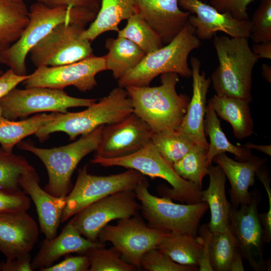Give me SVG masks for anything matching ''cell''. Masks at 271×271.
<instances>
[{"mask_svg": "<svg viewBox=\"0 0 271 271\" xmlns=\"http://www.w3.org/2000/svg\"><path fill=\"white\" fill-rule=\"evenodd\" d=\"M198 233L202 241V251L199 261L198 270L213 271L210 260V247L213 233L207 224H204L199 227Z\"/></svg>", "mask_w": 271, "mask_h": 271, "instance_id": "cell-43", "label": "cell"}, {"mask_svg": "<svg viewBox=\"0 0 271 271\" xmlns=\"http://www.w3.org/2000/svg\"><path fill=\"white\" fill-rule=\"evenodd\" d=\"M208 149L195 144L181 159L173 164L177 174L183 179L202 189L203 178L208 175Z\"/></svg>", "mask_w": 271, "mask_h": 271, "instance_id": "cell-33", "label": "cell"}, {"mask_svg": "<svg viewBox=\"0 0 271 271\" xmlns=\"http://www.w3.org/2000/svg\"><path fill=\"white\" fill-rule=\"evenodd\" d=\"M28 22L25 0H0V53L19 39Z\"/></svg>", "mask_w": 271, "mask_h": 271, "instance_id": "cell-27", "label": "cell"}, {"mask_svg": "<svg viewBox=\"0 0 271 271\" xmlns=\"http://www.w3.org/2000/svg\"><path fill=\"white\" fill-rule=\"evenodd\" d=\"M254 0H210V4L221 13L230 14L239 20L249 19L248 6Z\"/></svg>", "mask_w": 271, "mask_h": 271, "instance_id": "cell-41", "label": "cell"}, {"mask_svg": "<svg viewBox=\"0 0 271 271\" xmlns=\"http://www.w3.org/2000/svg\"><path fill=\"white\" fill-rule=\"evenodd\" d=\"M105 70V56L93 55L70 64L38 67L28 75L23 83L25 88L41 87L63 90L73 86L81 92H86L97 86L96 74Z\"/></svg>", "mask_w": 271, "mask_h": 271, "instance_id": "cell-15", "label": "cell"}, {"mask_svg": "<svg viewBox=\"0 0 271 271\" xmlns=\"http://www.w3.org/2000/svg\"><path fill=\"white\" fill-rule=\"evenodd\" d=\"M104 126L59 147L40 148L26 142H20L17 145L19 149L34 154L44 164L48 175V182L44 189L54 196L66 197L72 188L74 170L84 157L96 151Z\"/></svg>", "mask_w": 271, "mask_h": 271, "instance_id": "cell-7", "label": "cell"}, {"mask_svg": "<svg viewBox=\"0 0 271 271\" xmlns=\"http://www.w3.org/2000/svg\"><path fill=\"white\" fill-rule=\"evenodd\" d=\"M251 49L259 59H271V41L254 43Z\"/></svg>", "mask_w": 271, "mask_h": 271, "instance_id": "cell-48", "label": "cell"}, {"mask_svg": "<svg viewBox=\"0 0 271 271\" xmlns=\"http://www.w3.org/2000/svg\"><path fill=\"white\" fill-rule=\"evenodd\" d=\"M250 21L249 38L254 43L271 41V0H260Z\"/></svg>", "mask_w": 271, "mask_h": 271, "instance_id": "cell-38", "label": "cell"}, {"mask_svg": "<svg viewBox=\"0 0 271 271\" xmlns=\"http://www.w3.org/2000/svg\"><path fill=\"white\" fill-rule=\"evenodd\" d=\"M151 142L164 159L172 165L196 144L188 136L177 130L154 132Z\"/></svg>", "mask_w": 271, "mask_h": 271, "instance_id": "cell-34", "label": "cell"}, {"mask_svg": "<svg viewBox=\"0 0 271 271\" xmlns=\"http://www.w3.org/2000/svg\"><path fill=\"white\" fill-rule=\"evenodd\" d=\"M2 268V263H0V270H1Z\"/></svg>", "mask_w": 271, "mask_h": 271, "instance_id": "cell-54", "label": "cell"}, {"mask_svg": "<svg viewBox=\"0 0 271 271\" xmlns=\"http://www.w3.org/2000/svg\"><path fill=\"white\" fill-rule=\"evenodd\" d=\"M140 207L133 190H121L85 207L70 221L81 235L97 242L99 232L109 222L136 215Z\"/></svg>", "mask_w": 271, "mask_h": 271, "instance_id": "cell-14", "label": "cell"}, {"mask_svg": "<svg viewBox=\"0 0 271 271\" xmlns=\"http://www.w3.org/2000/svg\"><path fill=\"white\" fill-rule=\"evenodd\" d=\"M105 243L91 241L81 235L71 221L58 236L44 239L40 248L31 262L33 270L49 267L60 257L71 253L86 254L91 249L105 246Z\"/></svg>", "mask_w": 271, "mask_h": 271, "instance_id": "cell-22", "label": "cell"}, {"mask_svg": "<svg viewBox=\"0 0 271 271\" xmlns=\"http://www.w3.org/2000/svg\"><path fill=\"white\" fill-rule=\"evenodd\" d=\"M28 77L18 75L11 69H9L0 76V98L6 95L20 83L23 82Z\"/></svg>", "mask_w": 271, "mask_h": 271, "instance_id": "cell-45", "label": "cell"}, {"mask_svg": "<svg viewBox=\"0 0 271 271\" xmlns=\"http://www.w3.org/2000/svg\"><path fill=\"white\" fill-rule=\"evenodd\" d=\"M154 132L132 112L123 120L104 125L94 156L116 158L132 154L150 143Z\"/></svg>", "mask_w": 271, "mask_h": 271, "instance_id": "cell-16", "label": "cell"}, {"mask_svg": "<svg viewBox=\"0 0 271 271\" xmlns=\"http://www.w3.org/2000/svg\"><path fill=\"white\" fill-rule=\"evenodd\" d=\"M193 78V94L186 113L176 129L190 137L197 145L208 149L209 143L204 132V119L206 109V96L211 83L205 72H200L201 62L198 58L190 59Z\"/></svg>", "mask_w": 271, "mask_h": 271, "instance_id": "cell-20", "label": "cell"}, {"mask_svg": "<svg viewBox=\"0 0 271 271\" xmlns=\"http://www.w3.org/2000/svg\"><path fill=\"white\" fill-rule=\"evenodd\" d=\"M201 45L194 28L188 23L174 39L161 48L145 55L134 68L117 80L118 86H149L163 73L172 72L186 78L192 76L188 63L190 53Z\"/></svg>", "mask_w": 271, "mask_h": 271, "instance_id": "cell-5", "label": "cell"}, {"mask_svg": "<svg viewBox=\"0 0 271 271\" xmlns=\"http://www.w3.org/2000/svg\"><path fill=\"white\" fill-rule=\"evenodd\" d=\"M4 72L0 69V76L2 75Z\"/></svg>", "mask_w": 271, "mask_h": 271, "instance_id": "cell-53", "label": "cell"}, {"mask_svg": "<svg viewBox=\"0 0 271 271\" xmlns=\"http://www.w3.org/2000/svg\"><path fill=\"white\" fill-rule=\"evenodd\" d=\"M90 162L104 167L120 166L132 169L153 179H163L172 188L165 185H159L157 191L162 197L186 204L202 202L201 190L193 183L179 176L172 165L164 159L152 142L136 153L126 156L107 159L94 155Z\"/></svg>", "mask_w": 271, "mask_h": 271, "instance_id": "cell-6", "label": "cell"}, {"mask_svg": "<svg viewBox=\"0 0 271 271\" xmlns=\"http://www.w3.org/2000/svg\"><path fill=\"white\" fill-rule=\"evenodd\" d=\"M204 132L209 136L210 143L207 150V162L212 165L214 158L218 154L230 153L239 162H245L251 158V149L231 143L223 131L220 122L215 111L208 105L206 106Z\"/></svg>", "mask_w": 271, "mask_h": 271, "instance_id": "cell-30", "label": "cell"}, {"mask_svg": "<svg viewBox=\"0 0 271 271\" xmlns=\"http://www.w3.org/2000/svg\"><path fill=\"white\" fill-rule=\"evenodd\" d=\"M237 248L230 228L224 231L213 232L210 247V264L213 271H229Z\"/></svg>", "mask_w": 271, "mask_h": 271, "instance_id": "cell-35", "label": "cell"}, {"mask_svg": "<svg viewBox=\"0 0 271 271\" xmlns=\"http://www.w3.org/2000/svg\"><path fill=\"white\" fill-rule=\"evenodd\" d=\"M262 76L268 82H271V67L267 64H263L261 66Z\"/></svg>", "mask_w": 271, "mask_h": 271, "instance_id": "cell-51", "label": "cell"}, {"mask_svg": "<svg viewBox=\"0 0 271 271\" xmlns=\"http://www.w3.org/2000/svg\"><path fill=\"white\" fill-rule=\"evenodd\" d=\"M142 267L148 271H196L198 268L184 265L173 261L157 248L147 252L141 261Z\"/></svg>", "mask_w": 271, "mask_h": 271, "instance_id": "cell-39", "label": "cell"}, {"mask_svg": "<svg viewBox=\"0 0 271 271\" xmlns=\"http://www.w3.org/2000/svg\"><path fill=\"white\" fill-rule=\"evenodd\" d=\"M138 13L135 0H100L96 16L89 27L81 34L90 42L108 31L118 32V25Z\"/></svg>", "mask_w": 271, "mask_h": 271, "instance_id": "cell-25", "label": "cell"}, {"mask_svg": "<svg viewBox=\"0 0 271 271\" xmlns=\"http://www.w3.org/2000/svg\"><path fill=\"white\" fill-rule=\"evenodd\" d=\"M39 235L38 224L27 211L0 212V251L7 259L30 253Z\"/></svg>", "mask_w": 271, "mask_h": 271, "instance_id": "cell-18", "label": "cell"}, {"mask_svg": "<svg viewBox=\"0 0 271 271\" xmlns=\"http://www.w3.org/2000/svg\"><path fill=\"white\" fill-rule=\"evenodd\" d=\"M267 159L252 155L249 160L239 162L229 158L225 153L214 158L213 162L220 167L229 181L232 207L237 208L250 201L251 191L249 192V188L254 185L256 171Z\"/></svg>", "mask_w": 271, "mask_h": 271, "instance_id": "cell-23", "label": "cell"}, {"mask_svg": "<svg viewBox=\"0 0 271 271\" xmlns=\"http://www.w3.org/2000/svg\"><path fill=\"white\" fill-rule=\"evenodd\" d=\"M133 112L130 98L124 88L116 87L85 110L65 113L57 112L51 121L41 127L35 136L41 142L55 132H63L70 140L88 134L101 125L120 122Z\"/></svg>", "mask_w": 271, "mask_h": 271, "instance_id": "cell-4", "label": "cell"}, {"mask_svg": "<svg viewBox=\"0 0 271 271\" xmlns=\"http://www.w3.org/2000/svg\"><path fill=\"white\" fill-rule=\"evenodd\" d=\"M243 146L248 149H253L263 153L269 156H271V146L270 145H259L254 144L251 143H247L244 144Z\"/></svg>", "mask_w": 271, "mask_h": 271, "instance_id": "cell-50", "label": "cell"}, {"mask_svg": "<svg viewBox=\"0 0 271 271\" xmlns=\"http://www.w3.org/2000/svg\"><path fill=\"white\" fill-rule=\"evenodd\" d=\"M179 76L176 73H163L161 84L158 86L124 87L131 99L133 112L154 132L176 130L182 121L190 99L187 95L177 93Z\"/></svg>", "mask_w": 271, "mask_h": 271, "instance_id": "cell-2", "label": "cell"}, {"mask_svg": "<svg viewBox=\"0 0 271 271\" xmlns=\"http://www.w3.org/2000/svg\"><path fill=\"white\" fill-rule=\"evenodd\" d=\"M57 114V112L49 114L44 113L19 121L1 117V149L7 153H12L15 146L25 138L35 134L41 127L52 121Z\"/></svg>", "mask_w": 271, "mask_h": 271, "instance_id": "cell-31", "label": "cell"}, {"mask_svg": "<svg viewBox=\"0 0 271 271\" xmlns=\"http://www.w3.org/2000/svg\"><path fill=\"white\" fill-rule=\"evenodd\" d=\"M39 183V176L33 167L25 172L19 180L21 189L30 196L36 206L41 232L46 238L52 239L57 235L66 197L50 194L40 187Z\"/></svg>", "mask_w": 271, "mask_h": 271, "instance_id": "cell-19", "label": "cell"}, {"mask_svg": "<svg viewBox=\"0 0 271 271\" xmlns=\"http://www.w3.org/2000/svg\"><path fill=\"white\" fill-rule=\"evenodd\" d=\"M90 261L86 254L73 256L65 255L64 260L55 264L42 268L40 271H87Z\"/></svg>", "mask_w": 271, "mask_h": 271, "instance_id": "cell-42", "label": "cell"}, {"mask_svg": "<svg viewBox=\"0 0 271 271\" xmlns=\"http://www.w3.org/2000/svg\"><path fill=\"white\" fill-rule=\"evenodd\" d=\"M209 183L207 189L201 190V201L206 202L210 210V221L207 224L212 232L224 231L229 228L231 204L225 192L226 176L218 165L208 167Z\"/></svg>", "mask_w": 271, "mask_h": 271, "instance_id": "cell-24", "label": "cell"}, {"mask_svg": "<svg viewBox=\"0 0 271 271\" xmlns=\"http://www.w3.org/2000/svg\"><path fill=\"white\" fill-rule=\"evenodd\" d=\"M127 20L125 27L117 32L118 37L130 40L146 54L155 51L164 46L158 34L138 12Z\"/></svg>", "mask_w": 271, "mask_h": 271, "instance_id": "cell-32", "label": "cell"}, {"mask_svg": "<svg viewBox=\"0 0 271 271\" xmlns=\"http://www.w3.org/2000/svg\"><path fill=\"white\" fill-rule=\"evenodd\" d=\"M179 0H135L138 12L167 45L188 23L190 13L181 11Z\"/></svg>", "mask_w": 271, "mask_h": 271, "instance_id": "cell-21", "label": "cell"}, {"mask_svg": "<svg viewBox=\"0 0 271 271\" xmlns=\"http://www.w3.org/2000/svg\"><path fill=\"white\" fill-rule=\"evenodd\" d=\"M32 167L25 157L0 149V188L11 192L21 190L20 177Z\"/></svg>", "mask_w": 271, "mask_h": 271, "instance_id": "cell-36", "label": "cell"}, {"mask_svg": "<svg viewBox=\"0 0 271 271\" xmlns=\"http://www.w3.org/2000/svg\"><path fill=\"white\" fill-rule=\"evenodd\" d=\"M149 187L148 180L144 176L134 190L148 226L169 232L197 236L201 220L209 208L208 204L175 203L170 198L152 195Z\"/></svg>", "mask_w": 271, "mask_h": 271, "instance_id": "cell-8", "label": "cell"}, {"mask_svg": "<svg viewBox=\"0 0 271 271\" xmlns=\"http://www.w3.org/2000/svg\"><path fill=\"white\" fill-rule=\"evenodd\" d=\"M249 103L238 98L215 95L208 105L217 116L230 124L234 137L242 140L253 133L254 123Z\"/></svg>", "mask_w": 271, "mask_h": 271, "instance_id": "cell-26", "label": "cell"}, {"mask_svg": "<svg viewBox=\"0 0 271 271\" xmlns=\"http://www.w3.org/2000/svg\"><path fill=\"white\" fill-rule=\"evenodd\" d=\"M31 205L30 198L21 190L8 191L0 188V212L7 211L28 210Z\"/></svg>", "mask_w": 271, "mask_h": 271, "instance_id": "cell-40", "label": "cell"}, {"mask_svg": "<svg viewBox=\"0 0 271 271\" xmlns=\"http://www.w3.org/2000/svg\"><path fill=\"white\" fill-rule=\"evenodd\" d=\"M50 7L68 6L82 7L98 12L100 0H37Z\"/></svg>", "mask_w": 271, "mask_h": 271, "instance_id": "cell-44", "label": "cell"}, {"mask_svg": "<svg viewBox=\"0 0 271 271\" xmlns=\"http://www.w3.org/2000/svg\"><path fill=\"white\" fill-rule=\"evenodd\" d=\"M97 12L85 8L50 7L36 2L29 9V22L19 39L0 53V63L15 74H27L26 58L30 50L57 26L77 23L86 26L95 19Z\"/></svg>", "mask_w": 271, "mask_h": 271, "instance_id": "cell-1", "label": "cell"}, {"mask_svg": "<svg viewBox=\"0 0 271 271\" xmlns=\"http://www.w3.org/2000/svg\"><path fill=\"white\" fill-rule=\"evenodd\" d=\"M256 176L260 181L262 183L267 193L269 208L268 211L271 212V189L270 187V177L268 170L265 164L261 165L256 172Z\"/></svg>", "mask_w": 271, "mask_h": 271, "instance_id": "cell-47", "label": "cell"}, {"mask_svg": "<svg viewBox=\"0 0 271 271\" xmlns=\"http://www.w3.org/2000/svg\"><path fill=\"white\" fill-rule=\"evenodd\" d=\"M179 5L190 13L188 23L194 28L195 34L199 40H210L218 32L233 38H249V19H235L200 0H179Z\"/></svg>", "mask_w": 271, "mask_h": 271, "instance_id": "cell-17", "label": "cell"}, {"mask_svg": "<svg viewBox=\"0 0 271 271\" xmlns=\"http://www.w3.org/2000/svg\"><path fill=\"white\" fill-rule=\"evenodd\" d=\"M261 194L258 189L251 191L250 201L236 208L231 207L229 223L230 231L243 259L255 271L269 270L264 260L266 243L258 206Z\"/></svg>", "mask_w": 271, "mask_h": 271, "instance_id": "cell-13", "label": "cell"}, {"mask_svg": "<svg viewBox=\"0 0 271 271\" xmlns=\"http://www.w3.org/2000/svg\"><path fill=\"white\" fill-rule=\"evenodd\" d=\"M30 253H27L12 259H6L2 263L1 270L32 271Z\"/></svg>", "mask_w": 271, "mask_h": 271, "instance_id": "cell-46", "label": "cell"}, {"mask_svg": "<svg viewBox=\"0 0 271 271\" xmlns=\"http://www.w3.org/2000/svg\"><path fill=\"white\" fill-rule=\"evenodd\" d=\"M213 38L219 65L210 79L216 95L250 103L253 69L259 58L252 51L248 39L216 35Z\"/></svg>", "mask_w": 271, "mask_h": 271, "instance_id": "cell-3", "label": "cell"}, {"mask_svg": "<svg viewBox=\"0 0 271 271\" xmlns=\"http://www.w3.org/2000/svg\"><path fill=\"white\" fill-rule=\"evenodd\" d=\"M157 249L178 263L198 268L202 241L199 235L169 232Z\"/></svg>", "mask_w": 271, "mask_h": 271, "instance_id": "cell-29", "label": "cell"}, {"mask_svg": "<svg viewBox=\"0 0 271 271\" xmlns=\"http://www.w3.org/2000/svg\"><path fill=\"white\" fill-rule=\"evenodd\" d=\"M97 99L69 95L63 90L34 87L24 89L14 88L0 98L3 116L15 120L37 112L51 111L65 113L70 108L88 107Z\"/></svg>", "mask_w": 271, "mask_h": 271, "instance_id": "cell-11", "label": "cell"}, {"mask_svg": "<svg viewBox=\"0 0 271 271\" xmlns=\"http://www.w3.org/2000/svg\"><path fill=\"white\" fill-rule=\"evenodd\" d=\"M105 55L106 70H110L114 79H119L136 67L146 55L130 40L123 37L107 39Z\"/></svg>", "mask_w": 271, "mask_h": 271, "instance_id": "cell-28", "label": "cell"}, {"mask_svg": "<svg viewBox=\"0 0 271 271\" xmlns=\"http://www.w3.org/2000/svg\"><path fill=\"white\" fill-rule=\"evenodd\" d=\"M169 232L150 227L138 214L118 219L116 225H105L97 238L100 242L111 243L123 261L140 269L143 255L157 248Z\"/></svg>", "mask_w": 271, "mask_h": 271, "instance_id": "cell-10", "label": "cell"}, {"mask_svg": "<svg viewBox=\"0 0 271 271\" xmlns=\"http://www.w3.org/2000/svg\"><path fill=\"white\" fill-rule=\"evenodd\" d=\"M98 247L89 250L86 255L90 261L89 271H134L133 265L121 258L120 252L114 247Z\"/></svg>", "mask_w": 271, "mask_h": 271, "instance_id": "cell-37", "label": "cell"}, {"mask_svg": "<svg viewBox=\"0 0 271 271\" xmlns=\"http://www.w3.org/2000/svg\"><path fill=\"white\" fill-rule=\"evenodd\" d=\"M2 116H3V110H2V107L0 106V117H2Z\"/></svg>", "mask_w": 271, "mask_h": 271, "instance_id": "cell-52", "label": "cell"}, {"mask_svg": "<svg viewBox=\"0 0 271 271\" xmlns=\"http://www.w3.org/2000/svg\"><path fill=\"white\" fill-rule=\"evenodd\" d=\"M243 259L242 256L237 248L232 260L229 271H244Z\"/></svg>", "mask_w": 271, "mask_h": 271, "instance_id": "cell-49", "label": "cell"}, {"mask_svg": "<svg viewBox=\"0 0 271 271\" xmlns=\"http://www.w3.org/2000/svg\"><path fill=\"white\" fill-rule=\"evenodd\" d=\"M85 27L77 23L57 26L30 50L32 63L37 68L57 66L93 56L91 42L80 37Z\"/></svg>", "mask_w": 271, "mask_h": 271, "instance_id": "cell-9", "label": "cell"}, {"mask_svg": "<svg viewBox=\"0 0 271 271\" xmlns=\"http://www.w3.org/2000/svg\"><path fill=\"white\" fill-rule=\"evenodd\" d=\"M144 175L128 169L126 171L108 176L93 175L84 166L78 170L76 183L66 197L61 223H63L91 204L115 192L133 190Z\"/></svg>", "mask_w": 271, "mask_h": 271, "instance_id": "cell-12", "label": "cell"}]
</instances>
